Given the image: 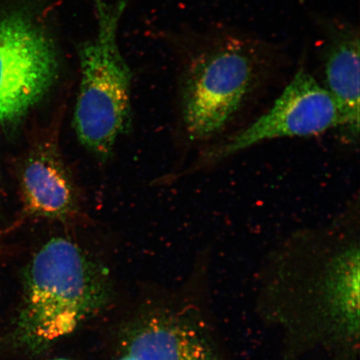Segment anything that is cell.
I'll return each instance as SVG.
<instances>
[{
  "label": "cell",
  "instance_id": "6da1fadb",
  "mask_svg": "<svg viewBox=\"0 0 360 360\" xmlns=\"http://www.w3.org/2000/svg\"><path fill=\"white\" fill-rule=\"evenodd\" d=\"M310 256L282 259L260 290L259 306L280 328L292 357L357 360L359 340V242L345 241Z\"/></svg>",
  "mask_w": 360,
  "mask_h": 360
},
{
  "label": "cell",
  "instance_id": "7a4b0ae2",
  "mask_svg": "<svg viewBox=\"0 0 360 360\" xmlns=\"http://www.w3.org/2000/svg\"><path fill=\"white\" fill-rule=\"evenodd\" d=\"M110 298L106 269L77 243L53 237L27 266L8 343L27 354H42L100 314Z\"/></svg>",
  "mask_w": 360,
  "mask_h": 360
},
{
  "label": "cell",
  "instance_id": "3957f363",
  "mask_svg": "<svg viewBox=\"0 0 360 360\" xmlns=\"http://www.w3.org/2000/svg\"><path fill=\"white\" fill-rule=\"evenodd\" d=\"M94 6L97 30L80 51L81 82L74 128L81 145L106 160L129 127L131 74L117 38L125 3L94 0Z\"/></svg>",
  "mask_w": 360,
  "mask_h": 360
},
{
  "label": "cell",
  "instance_id": "277c9868",
  "mask_svg": "<svg viewBox=\"0 0 360 360\" xmlns=\"http://www.w3.org/2000/svg\"><path fill=\"white\" fill-rule=\"evenodd\" d=\"M254 49L237 39L207 48L188 70L183 92V122L188 139L218 137L253 90L259 75Z\"/></svg>",
  "mask_w": 360,
  "mask_h": 360
},
{
  "label": "cell",
  "instance_id": "5b68a950",
  "mask_svg": "<svg viewBox=\"0 0 360 360\" xmlns=\"http://www.w3.org/2000/svg\"><path fill=\"white\" fill-rule=\"evenodd\" d=\"M341 126L340 112L327 89L300 69L270 109L248 127L208 148L201 165L219 163L274 139L310 137Z\"/></svg>",
  "mask_w": 360,
  "mask_h": 360
},
{
  "label": "cell",
  "instance_id": "8992f818",
  "mask_svg": "<svg viewBox=\"0 0 360 360\" xmlns=\"http://www.w3.org/2000/svg\"><path fill=\"white\" fill-rule=\"evenodd\" d=\"M51 39L28 16L0 19V120L13 124L42 100L56 79Z\"/></svg>",
  "mask_w": 360,
  "mask_h": 360
},
{
  "label": "cell",
  "instance_id": "52a82bcc",
  "mask_svg": "<svg viewBox=\"0 0 360 360\" xmlns=\"http://www.w3.org/2000/svg\"><path fill=\"white\" fill-rule=\"evenodd\" d=\"M123 353L137 360H228L213 328L197 309L160 308L128 326Z\"/></svg>",
  "mask_w": 360,
  "mask_h": 360
},
{
  "label": "cell",
  "instance_id": "ba28073f",
  "mask_svg": "<svg viewBox=\"0 0 360 360\" xmlns=\"http://www.w3.org/2000/svg\"><path fill=\"white\" fill-rule=\"evenodd\" d=\"M26 212L34 217L67 222L79 214L77 188L55 139L36 145L21 177Z\"/></svg>",
  "mask_w": 360,
  "mask_h": 360
},
{
  "label": "cell",
  "instance_id": "9c48e42d",
  "mask_svg": "<svg viewBox=\"0 0 360 360\" xmlns=\"http://www.w3.org/2000/svg\"><path fill=\"white\" fill-rule=\"evenodd\" d=\"M359 36L345 31L333 42L326 67V86L340 112L341 127L352 136L359 133Z\"/></svg>",
  "mask_w": 360,
  "mask_h": 360
},
{
  "label": "cell",
  "instance_id": "30bf717a",
  "mask_svg": "<svg viewBox=\"0 0 360 360\" xmlns=\"http://www.w3.org/2000/svg\"><path fill=\"white\" fill-rule=\"evenodd\" d=\"M117 360H137V359H135L131 354L123 353L120 358Z\"/></svg>",
  "mask_w": 360,
  "mask_h": 360
},
{
  "label": "cell",
  "instance_id": "8fae6325",
  "mask_svg": "<svg viewBox=\"0 0 360 360\" xmlns=\"http://www.w3.org/2000/svg\"><path fill=\"white\" fill-rule=\"evenodd\" d=\"M51 360H72V359H64V358H58V359H51Z\"/></svg>",
  "mask_w": 360,
  "mask_h": 360
}]
</instances>
